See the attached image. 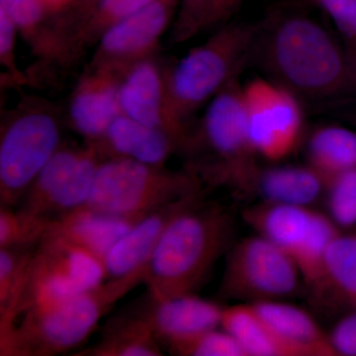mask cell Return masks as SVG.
I'll return each mask as SVG.
<instances>
[{
  "label": "cell",
  "mask_w": 356,
  "mask_h": 356,
  "mask_svg": "<svg viewBox=\"0 0 356 356\" xmlns=\"http://www.w3.org/2000/svg\"><path fill=\"white\" fill-rule=\"evenodd\" d=\"M334 23L356 92V0H313Z\"/></svg>",
  "instance_id": "f546056e"
},
{
  "label": "cell",
  "mask_w": 356,
  "mask_h": 356,
  "mask_svg": "<svg viewBox=\"0 0 356 356\" xmlns=\"http://www.w3.org/2000/svg\"><path fill=\"white\" fill-rule=\"evenodd\" d=\"M334 288L356 302V236L339 235L325 259V290Z\"/></svg>",
  "instance_id": "f1b7e54d"
},
{
  "label": "cell",
  "mask_w": 356,
  "mask_h": 356,
  "mask_svg": "<svg viewBox=\"0 0 356 356\" xmlns=\"http://www.w3.org/2000/svg\"><path fill=\"white\" fill-rule=\"evenodd\" d=\"M243 217L292 257L313 290L324 293L325 254L339 235L336 222L304 206L268 202L248 208Z\"/></svg>",
  "instance_id": "ba28073f"
},
{
  "label": "cell",
  "mask_w": 356,
  "mask_h": 356,
  "mask_svg": "<svg viewBox=\"0 0 356 356\" xmlns=\"http://www.w3.org/2000/svg\"><path fill=\"white\" fill-rule=\"evenodd\" d=\"M325 191L332 220L343 227L356 224V168L330 180Z\"/></svg>",
  "instance_id": "1f68e13d"
},
{
  "label": "cell",
  "mask_w": 356,
  "mask_h": 356,
  "mask_svg": "<svg viewBox=\"0 0 356 356\" xmlns=\"http://www.w3.org/2000/svg\"><path fill=\"white\" fill-rule=\"evenodd\" d=\"M197 173L187 166L172 170L134 159H103L86 206L107 214L143 218L178 199L203 191Z\"/></svg>",
  "instance_id": "52a82bcc"
},
{
  "label": "cell",
  "mask_w": 356,
  "mask_h": 356,
  "mask_svg": "<svg viewBox=\"0 0 356 356\" xmlns=\"http://www.w3.org/2000/svg\"><path fill=\"white\" fill-rule=\"evenodd\" d=\"M221 327L235 337L248 356H302L270 329L250 303L222 309Z\"/></svg>",
  "instance_id": "cb8c5ba5"
},
{
  "label": "cell",
  "mask_w": 356,
  "mask_h": 356,
  "mask_svg": "<svg viewBox=\"0 0 356 356\" xmlns=\"http://www.w3.org/2000/svg\"><path fill=\"white\" fill-rule=\"evenodd\" d=\"M327 188L324 178L310 165H277L259 170L254 193L264 202L308 207Z\"/></svg>",
  "instance_id": "7402d4cb"
},
{
  "label": "cell",
  "mask_w": 356,
  "mask_h": 356,
  "mask_svg": "<svg viewBox=\"0 0 356 356\" xmlns=\"http://www.w3.org/2000/svg\"><path fill=\"white\" fill-rule=\"evenodd\" d=\"M120 76L116 70L86 67L77 79L67 100L65 121L84 142H99L121 114Z\"/></svg>",
  "instance_id": "2e32d148"
},
{
  "label": "cell",
  "mask_w": 356,
  "mask_h": 356,
  "mask_svg": "<svg viewBox=\"0 0 356 356\" xmlns=\"http://www.w3.org/2000/svg\"><path fill=\"white\" fill-rule=\"evenodd\" d=\"M196 154L209 153L206 161L191 163L207 186L226 185L240 196L254 194L255 180L261 168L248 136L242 86L232 81L208 103L197 125Z\"/></svg>",
  "instance_id": "8992f818"
},
{
  "label": "cell",
  "mask_w": 356,
  "mask_h": 356,
  "mask_svg": "<svg viewBox=\"0 0 356 356\" xmlns=\"http://www.w3.org/2000/svg\"><path fill=\"white\" fill-rule=\"evenodd\" d=\"M36 248H0V337L11 329Z\"/></svg>",
  "instance_id": "484cf974"
},
{
  "label": "cell",
  "mask_w": 356,
  "mask_h": 356,
  "mask_svg": "<svg viewBox=\"0 0 356 356\" xmlns=\"http://www.w3.org/2000/svg\"><path fill=\"white\" fill-rule=\"evenodd\" d=\"M145 269L110 278L92 289L25 311L0 337V355L51 356L84 343L117 302L144 283Z\"/></svg>",
  "instance_id": "3957f363"
},
{
  "label": "cell",
  "mask_w": 356,
  "mask_h": 356,
  "mask_svg": "<svg viewBox=\"0 0 356 356\" xmlns=\"http://www.w3.org/2000/svg\"><path fill=\"white\" fill-rule=\"evenodd\" d=\"M329 337L337 355L356 356V310L339 321Z\"/></svg>",
  "instance_id": "d590c367"
},
{
  "label": "cell",
  "mask_w": 356,
  "mask_h": 356,
  "mask_svg": "<svg viewBox=\"0 0 356 356\" xmlns=\"http://www.w3.org/2000/svg\"><path fill=\"white\" fill-rule=\"evenodd\" d=\"M103 156L96 143L63 145L30 185L17 207L54 219L86 205Z\"/></svg>",
  "instance_id": "7c38bea8"
},
{
  "label": "cell",
  "mask_w": 356,
  "mask_h": 356,
  "mask_svg": "<svg viewBox=\"0 0 356 356\" xmlns=\"http://www.w3.org/2000/svg\"><path fill=\"white\" fill-rule=\"evenodd\" d=\"M0 7L13 18L20 36L38 58L42 70L69 69L57 20L43 0H0Z\"/></svg>",
  "instance_id": "ffe728a7"
},
{
  "label": "cell",
  "mask_w": 356,
  "mask_h": 356,
  "mask_svg": "<svg viewBox=\"0 0 356 356\" xmlns=\"http://www.w3.org/2000/svg\"><path fill=\"white\" fill-rule=\"evenodd\" d=\"M180 0H154L105 30L95 46L88 67L121 72L156 55L159 42L172 28Z\"/></svg>",
  "instance_id": "5bb4252c"
},
{
  "label": "cell",
  "mask_w": 356,
  "mask_h": 356,
  "mask_svg": "<svg viewBox=\"0 0 356 356\" xmlns=\"http://www.w3.org/2000/svg\"><path fill=\"white\" fill-rule=\"evenodd\" d=\"M257 31L259 25L226 23L175 64L166 65L168 102L179 123L195 128L192 115L238 79L254 51Z\"/></svg>",
  "instance_id": "277c9868"
},
{
  "label": "cell",
  "mask_w": 356,
  "mask_h": 356,
  "mask_svg": "<svg viewBox=\"0 0 356 356\" xmlns=\"http://www.w3.org/2000/svg\"><path fill=\"white\" fill-rule=\"evenodd\" d=\"M204 194L205 191L166 204L136 222L105 257L107 280L145 269L170 222L180 213L203 200Z\"/></svg>",
  "instance_id": "e0dca14e"
},
{
  "label": "cell",
  "mask_w": 356,
  "mask_h": 356,
  "mask_svg": "<svg viewBox=\"0 0 356 356\" xmlns=\"http://www.w3.org/2000/svg\"><path fill=\"white\" fill-rule=\"evenodd\" d=\"M165 350L178 356H248L235 337L224 330L218 331V327L172 344Z\"/></svg>",
  "instance_id": "4dcf8cb0"
},
{
  "label": "cell",
  "mask_w": 356,
  "mask_h": 356,
  "mask_svg": "<svg viewBox=\"0 0 356 356\" xmlns=\"http://www.w3.org/2000/svg\"><path fill=\"white\" fill-rule=\"evenodd\" d=\"M254 51L259 54L269 79L299 98L325 100L356 96L339 39L309 16L273 14L259 26Z\"/></svg>",
  "instance_id": "6da1fadb"
},
{
  "label": "cell",
  "mask_w": 356,
  "mask_h": 356,
  "mask_svg": "<svg viewBox=\"0 0 356 356\" xmlns=\"http://www.w3.org/2000/svg\"><path fill=\"white\" fill-rule=\"evenodd\" d=\"M102 2V0H74L70 8L57 19L58 31L62 37L63 43L67 49L70 65L72 64L70 46L74 35L79 29L86 18L95 10V7Z\"/></svg>",
  "instance_id": "e575fe53"
},
{
  "label": "cell",
  "mask_w": 356,
  "mask_h": 356,
  "mask_svg": "<svg viewBox=\"0 0 356 356\" xmlns=\"http://www.w3.org/2000/svg\"><path fill=\"white\" fill-rule=\"evenodd\" d=\"M308 165L325 184L337 175L356 168V133L337 125L321 126L307 143Z\"/></svg>",
  "instance_id": "d4e9b609"
},
{
  "label": "cell",
  "mask_w": 356,
  "mask_h": 356,
  "mask_svg": "<svg viewBox=\"0 0 356 356\" xmlns=\"http://www.w3.org/2000/svg\"><path fill=\"white\" fill-rule=\"evenodd\" d=\"M51 220L18 207H0V248H37Z\"/></svg>",
  "instance_id": "83f0119b"
},
{
  "label": "cell",
  "mask_w": 356,
  "mask_h": 356,
  "mask_svg": "<svg viewBox=\"0 0 356 356\" xmlns=\"http://www.w3.org/2000/svg\"><path fill=\"white\" fill-rule=\"evenodd\" d=\"M106 280L103 259L47 234L35 250L16 321L29 309L63 301Z\"/></svg>",
  "instance_id": "9c48e42d"
},
{
  "label": "cell",
  "mask_w": 356,
  "mask_h": 356,
  "mask_svg": "<svg viewBox=\"0 0 356 356\" xmlns=\"http://www.w3.org/2000/svg\"><path fill=\"white\" fill-rule=\"evenodd\" d=\"M128 309L149 325L161 348H166L221 327L224 307L197 295L158 298L147 292Z\"/></svg>",
  "instance_id": "9a60e30c"
},
{
  "label": "cell",
  "mask_w": 356,
  "mask_h": 356,
  "mask_svg": "<svg viewBox=\"0 0 356 356\" xmlns=\"http://www.w3.org/2000/svg\"><path fill=\"white\" fill-rule=\"evenodd\" d=\"M119 104L121 114L172 136L182 154L195 153L197 128L182 125L173 116L166 88V65L158 54L122 70Z\"/></svg>",
  "instance_id": "4fadbf2b"
},
{
  "label": "cell",
  "mask_w": 356,
  "mask_h": 356,
  "mask_svg": "<svg viewBox=\"0 0 356 356\" xmlns=\"http://www.w3.org/2000/svg\"><path fill=\"white\" fill-rule=\"evenodd\" d=\"M140 219L107 214L84 205L54 218L47 234L83 248L104 261L115 243Z\"/></svg>",
  "instance_id": "d6986e66"
},
{
  "label": "cell",
  "mask_w": 356,
  "mask_h": 356,
  "mask_svg": "<svg viewBox=\"0 0 356 356\" xmlns=\"http://www.w3.org/2000/svg\"><path fill=\"white\" fill-rule=\"evenodd\" d=\"M245 0H214L208 13L205 30L218 28L228 23Z\"/></svg>",
  "instance_id": "8d00e7d4"
},
{
  "label": "cell",
  "mask_w": 356,
  "mask_h": 356,
  "mask_svg": "<svg viewBox=\"0 0 356 356\" xmlns=\"http://www.w3.org/2000/svg\"><path fill=\"white\" fill-rule=\"evenodd\" d=\"M235 219L205 199L184 210L165 229L145 267L144 284L158 298L196 295L218 259L234 245Z\"/></svg>",
  "instance_id": "7a4b0ae2"
},
{
  "label": "cell",
  "mask_w": 356,
  "mask_h": 356,
  "mask_svg": "<svg viewBox=\"0 0 356 356\" xmlns=\"http://www.w3.org/2000/svg\"><path fill=\"white\" fill-rule=\"evenodd\" d=\"M301 276L285 250L261 235L250 236L227 252L220 296L250 303L280 300L296 291Z\"/></svg>",
  "instance_id": "30bf717a"
},
{
  "label": "cell",
  "mask_w": 356,
  "mask_h": 356,
  "mask_svg": "<svg viewBox=\"0 0 356 356\" xmlns=\"http://www.w3.org/2000/svg\"><path fill=\"white\" fill-rule=\"evenodd\" d=\"M214 0H180L170 28V43L182 44L205 31L206 20Z\"/></svg>",
  "instance_id": "836d02e7"
},
{
  "label": "cell",
  "mask_w": 356,
  "mask_h": 356,
  "mask_svg": "<svg viewBox=\"0 0 356 356\" xmlns=\"http://www.w3.org/2000/svg\"><path fill=\"white\" fill-rule=\"evenodd\" d=\"M18 33L15 23L6 9L0 7V65L1 86L3 88H23L31 83L29 74L22 72L16 60V41Z\"/></svg>",
  "instance_id": "d6a6232c"
},
{
  "label": "cell",
  "mask_w": 356,
  "mask_h": 356,
  "mask_svg": "<svg viewBox=\"0 0 356 356\" xmlns=\"http://www.w3.org/2000/svg\"><path fill=\"white\" fill-rule=\"evenodd\" d=\"M154 0H102L77 30L70 46L72 62L76 64L84 51L95 47L105 30L127 17Z\"/></svg>",
  "instance_id": "4316f807"
},
{
  "label": "cell",
  "mask_w": 356,
  "mask_h": 356,
  "mask_svg": "<svg viewBox=\"0 0 356 356\" xmlns=\"http://www.w3.org/2000/svg\"><path fill=\"white\" fill-rule=\"evenodd\" d=\"M63 113L40 96H25L0 128V205L17 207L44 165L63 146Z\"/></svg>",
  "instance_id": "5b68a950"
},
{
  "label": "cell",
  "mask_w": 356,
  "mask_h": 356,
  "mask_svg": "<svg viewBox=\"0 0 356 356\" xmlns=\"http://www.w3.org/2000/svg\"><path fill=\"white\" fill-rule=\"evenodd\" d=\"M74 1V0H43L44 6L56 19L63 15Z\"/></svg>",
  "instance_id": "74e56055"
},
{
  "label": "cell",
  "mask_w": 356,
  "mask_h": 356,
  "mask_svg": "<svg viewBox=\"0 0 356 356\" xmlns=\"http://www.w3.org/2000/svg\"><path fill=\"white\" fill-rule=\"evenodd\" d=\"M248 136L257 156L277 161L296 149L303 136L298 96L271 79L257 77L242 86Z\"/></svg>",
  "instance_id": "8fae6325"
},
{
  "label": "cell",
  "mask_w": 356,
  "mask_h": 356,
  "mask_svg": "<svg viewBox=\"0 0 356 356\" xmlns=\"http://www.w3.org/2000/svg\"><path fill=\"white\" fill-rule=\"evenodd\" d=\"M103 159L124 158L153 165H165L173 154H182L172 136L120 114L99 142Z\"/></svg>",
  "instance_id": "ac0fdd59"
},
{
  "label": "cell",
  "mask_w": 356,
  "mask_h": 356,
  "mask_svg": "<svg viewBox=\"0 0 356 356\" xmlns=\"http://www.w3.org/2000/svg\"><path fill=\"white\" fill-rule=\"evenodd\" d=\"M74 356H161L163 348L149 325L126 309L103 325L99 339Z\"/></svg>",
  "instance_id": "603a6c76"
},
{
  "label": "cell",
  "mask_w": 356,
  "mask_h": 356,
  "mask_svg": "<svg viewBox=\"0 0 356 356\" xmlns=\"http://www.w3.org/2000/svg\"><path fill=\"white\" fill-rule=\"evenodd\" d=\"M250 304L270 329L302 356H337L330 337L306 311L280 300Z\"/></svg>",
  "instance_id": "44dd1931"
}]
</instances>
